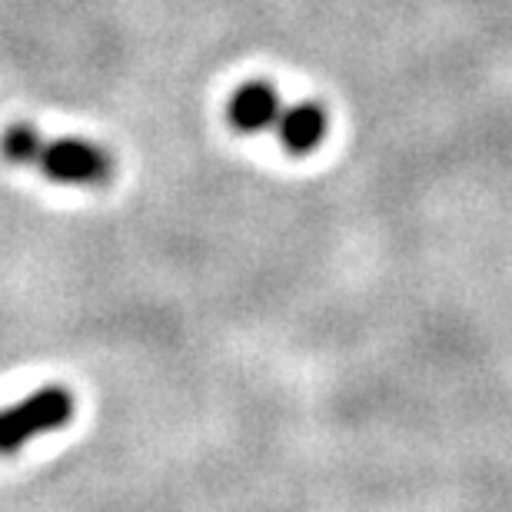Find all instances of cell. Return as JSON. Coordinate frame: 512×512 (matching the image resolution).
<instances>
[{"label": "cell", "mask_w": 512, "mask_h": 512, "mask_svg": "<svg viewBox=\"0 0 512 512\" xmlns=\"http://www.w3.org/2000/svg\"><path fill=\"white\" fill-rule=\"evenodd\" d=\"M283 97L280 90L266 80H250L243 84L237 94L230 97V124L240 133H263V130H276V120L283 114Z\"/></svg>", "instance_id": "3957f363"}, {"label": "cell", "mask_w": 512, "mask_h": 512, "mask_svg": "<svg viewBox=\"0 0 512 512\" xmlns=\"http://www.w3.org/2000/svg\"><path fill=\"white\" fill-rule=\"evenodd\" d=\"M74 419V393L64 386H44L20 403L0 409V456H14L30 439L64 429Z\"/></svg>", "instance_id": "7a4b0ae2"}, {"label": "cell", "mask_w": 512, "mask_h": 512, "mask_svg": "<svg viewBox=\"0 0 512 512\" xmlns=\"http://www.w3.org/2000/svg\"><path fill=\"white\" fill-rule=\"evenodd\" d=\"M330 130V117L316 100H300V104H286L280 120H276V137L290 153H310L323 143Z\"/></svg>", "instance_id": "277c9868"}, {"label": "cell", "mask_w": 512, "mask_h": 512, "mask_svg": "<svg viewBox=\"0 0 512 512\" xmlns=\"http://www.w3.org/2000/svg\"><path fill=\"white\" fill-rule=\"evenodd\" d=\"M0 153L17 167H37L57 183L104 187L114 177V157L100 143L80 137L44 140V133L30 124H14L0 133Z\"/></svg>", "instance_id": "6da1fadb"}]
</instances>
